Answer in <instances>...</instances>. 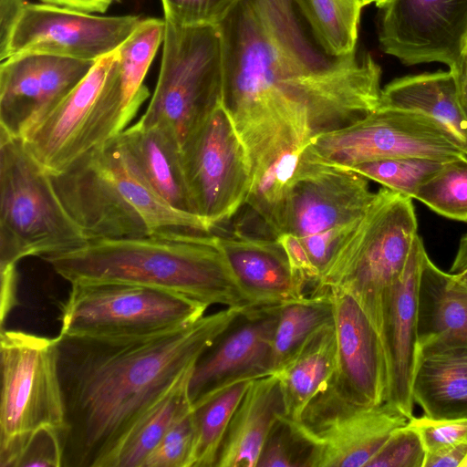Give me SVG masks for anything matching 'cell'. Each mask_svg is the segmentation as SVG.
<instances>
[{"mask_svg": "<svg viewBox=\"0 0 467 467\" xmlns=\"http://www.w3.org/2000/svg\"><path fill=\"white\" fill-rule=\"evenodd\" d=\"M299 15L294 0H241L218 26L222 100L253 182L283 153L356 122L380 102L381 70L372 57L327 55Z\"/></svg>", "mask_w": 467, "mask_h": 467, "instance_id": "6da1fadb", "label": "cell"}, {"mask_svg": "<svg viewBox=\"0 0 467 467\" xmlns=\"http://www.w3.org/2000/svg\"><path fill=\"white\" fill-rule=\"evenodd\" d=\"M244 311L225 307L144 337L59 333L63 467H111L138 420Z\"/></svg>", "mask_w": 467, "mask_h": 467, "instance_id": "7a4b0ae2", "label": "cell"}, {"mask_svg": "<svg viewBox=\"0 0 467 467\" xmlns=\"http://www.w3.org/2000/svg\"><path fill=\"white\" fill-rule=\"evenodd\" d=\"M71 284L124 283L178 294L208 307L254 306L236 282L215 235L191 230L88 242L43 258Z\"/></svg>", "mask_w": 467, "mask_h": 467, "instance_id": "3957f363", "label": "cell"}, {"mask_svg": "<svg viewBox=\"0 0 467 467\" xmlns=\"http://www.w3.org/2000/svg\"><path fill=\"white\" fill-rule=\"evenodd\" d=\"M418 235L412 199L380 188L337 248L310 294L330 288L347 291L358 302L381 338L389 293Z\"/></svg>", "mask_w": 467, "mask_h": 467, "instance_id": "277c9868", "label": "cell"}, {"mask_svg": "<svg viewBox=\"0 0 467 467\" xmlns=\"http://www.w3.org/2000/svg\"><path fill=\"white\" fill-rule=\"evenodd\" d=\"M87 243L60 202L50 174L22 139L0 130V268Z\"/></svg>", "mask_w": 467, "mask_h": 467, "instance_id": "5b68a950", "label": "cell"}, {"mask_svg": "<svg viewBox=\"0 0 467 467\" xmlns=\"http://www.w3.org/2000/svg\"><path fill=\"white\" fill-rule=\"evenodd\" d=\"M0 467H15L39 429L65 432L57 338L1 328Z\"/></svg>", "mask_w": 467, "mask_h": 467, "instance_id": "8992f818", "label": "cell"}, {"mask_svg": "<svg viewBox=\"0 0 467 467\" xmlns=\"http://www.w3.org/2000/svg\"><path fill=\"white\" fill-rule=\"evenodd\" d=\"M165 24L157 85L139 121L167 129L181 148L222 100L221 35L218 26Z\"/></svg>", "mask_w": 467, "mask_h": 467, "instance_id": "52a82bcc", "label": "cell"}, {"mask_svg": "<svg viewBox=\"0 0 467 467\" xmlns=\"http://www.w3.org/2000/svg\"><path fill=\"white\" fill-rule=\"evenodd\" d=\"M117 50L85 78L24 140L49 174H58L126 128Z\"/></svg>", "mask_w": 467, "mask_h": 467, "instance_id": "ba28073f", "label": "cell"}, {"mask_svg": "<svg viewBox=\"0 0 467 467\" xmlns=\"http://www.w3.org/2000/svg\"><path fill=\"white\" fill-rule=\"evenodd\" d=\"M207 306L124 283H76L61 307L60 333L92 338L144 337L192 323Z\"/></svg>", "mask_w": 467, "mask_h": 467, "instance_id": "9c48e42d", "label": "cell"}, {"mask_svg": "<svg viewBox=\"0 0 467 467\" xmlns=\"http://www.w3.org/2000/svg\"><path fill=\"white\" fill-rule=\"evenodd\" d=\"M181 156L194 213L212 231L244 205L253 182L247 150L223 100L185 140Z\"/></svg>", "mask_w": 467, "mask_h": 467, "instance_id": "30bf717a", "label": "cell"}, {"mask_svg": "<svg viewBox=\"0 0 467 467\" xmlns=\"http://www.w3.org/2000/svg\"><path fill=\"white\" fill-rule=\"evenodd\" d=\"M306 149L321 161L348 168L397 157L441 162L467 158L431 118L385 106L348 126L315 137Z\"/></svg>", "mask_w": 467, "mask_h": 467, "instance_id": "8fae6325", "label": "cell"}, {"mask_svg": "<svg viewBox=\"0 0 467 467\" xmlns=\"http://www.w3.org/2000/svg\"><path fill=\"white\" fill-rule=\"evenodd\" d=\"M292 421L312 446L310 467H368L409 419L389 401L352 400L333 379Z\"/></svg>", "mask_w": 467, "mask_h": 467, "instance_id": "7c38bea8", "label": "cell"}, {"mask_svg": "<svg viewBox=\"0 0 467 467\" xmlns=\"http://www.w3.org/2000/svg\"><path fill=\"white\" fill-rule=\"evenodd\" d=\"M141 20L26 1L9 34L0 40V58L41 54L95 62L115 52Z\"/></svg>", "mask_w": 467, "mask_h": 467, "instance_id": "4fadbf2b", "label": "cell"}, {"mask_svg": "<svg viewBox=\"0 0 467 467\" xmlns=\"http://www.w3.org/2000/svg\"><path fill=\"white\" fill-rule=\"evenodd\" d=\"M379 8L385 54L410 66H456L467 43V0H386Z\"/></svg>", "mask_w": 467, "mask_h": 467, "instance_id": "5bb4252c", "label": "cell"}, {"mask_svg": "<svg viewBox=\"0 0 467 467\" xmlns=\"http://www.w3.org/2000/svg\"><path fill=\"white\" fill-rule=\"evenodd\" d=\"M306 148L291 189L285 233L304 239L355 227L375 197L368 180L319 160Z\"/></svg>", "mask_w": 467, "mask_h": 467, "instance_id": "9a60e30c", "label": "cell"}, {"mask_svg": "<svg viewBox=\"0 0 467 467\" xmlns=\"http://www.w3.org/2000/svg\"><path fill=\"white\" fill-rule=\"evenodd\" d=\"M95 62L41 54L16 55L2 60L0 130L26 139Z\"/></svg>", "mask_w": 467, "mask_h": 467, "instance_id": "2e32d148", "label": "cell"}, {"mask_svg": "<svg viewBox=\"0 0 467 467\" xmlns=\"http://www.w3.org/2000/svg\"><path fill=\"white\" fill-rule=\"evenodd\" d=\"M281 306L250 307L200 356L189 382L192 406L236 382L273 373L272 345Z\"/></svg>", "mask_w": 467, "mask_h": 467, "instance_id": "e0dca14e", "label": "cell"}, {"mask_svg": "<svg viewBox=\"0 0 467 467\" xmlns=\"http://www.w3.org/2000/svg\"><path fill=\"white\" fill-rule=\"evenodd\" d=\"M50 177L60 202L88 242L151 234L100 163L96 150Z\"/></svg>", "mask_w": 467, "mask_h": 467, "instance_id": "ac0fdd59", "label": "cell"}, {"mask_svg": "<svg viewBox=\"0 0 467 467\" xmlns=\"http://www.w3.org/2000/svg\"><path fill=\"white\" fill-rule=\"evenodd\" d=\"M337 337L336 385L352 400L377 405L387 400L388 365L381 338L368 316L347 291L330 288Z\"/></svg>", "mask_w": 467, "mask_h": 467, "instance_id": "d6986e66", "label": "cell"}, {"mask_svg": "<svg viewBox=\"0 0 467 467\" xmlns=\"http://www.w3.org/2000/svg\"><path fill=\"white\" fill-rule=\"evenodd\" d=\"M426 250L418 235L406 266L389 293L381 341L388 365L387 400L413 417L412 383L419 351L418 292Z\"/></svg>", "mask_w": 467, "mask_h": 467, "instance_id": "ffe728a7", "label": "cell"}, {"mask_svg": "<svg viewBox=\"0 0 467 467\" xmlns=\"http://www.w3.org/2000/svg\"><path fill=\"white\" fill-rule=\"evenodd\" d=\"M215 236L236 282L254 306H283L307 296L276 239Z\"/></svg>", "mask_w": 467, "mask_h": 467, "instance_id": "44dd1931", "label": "cell"}, {"mask_svg": "<svg viewBox=\"0 0 467 467\" xmlns=\"http://www.w3.org/2000/svg\"><path fill=\"white\" fill-rule=\"evenodd\" d=\"M412 396L425 416L467 418V340L419 345Z\"/></svg>", "mask_w": 467, "mask_h": 467, "instance_id": "7402d4cb", "label": "cell"}, {"mask_svg": "<svg viewBox=\"0 0 467 467\" xmlns=\"http://www.w3.org/2000/svg\"><path fill=\"white\" fill-rule=\"evenodd\" d=\"M285 414L277 375L252 380L231 419L215 467H256L266 438Z\"/></svg>", "mask_w": 467, "mask_h": 467, "instance_id": "603a6c76", "label": "cell"}, {"mask_svg": "<svg viewBox=\"0 0 467 467\" xmlns=\"http://www.w3.org/2000/svg\"><path fill=\"white\" fill-rule=\"evenodd\" d=\"M98 158L127 202L151 234L163 230L210 233L199 216L174 209L153 189L119 134L96 149Z\"/></svg>", "mask_w": 467, "mask_h": 467, "instance_id": "cb8c5ba5", "label": "cell"}, {"mask_svg": "<svg viewBox=\"0 0 467 467\" xmlns=\"http://www.w3.org/2000/svg\"><path fill=\"white\" fill-rule=\"evenodd\" d=\"M379 106L411 110L431 118L467 156V119L450 69L392 80L381 89Z\"/></svg>", "mask_w": 467, "mask_h": 467, "instance_id": "d4e9b609", "label": "cell"}, {"mask_svg": "<svg viewBox=\"0 0 467 467\" xmlns=\"http://www.w3.org/2000/svg\"><path fill=\"white\" fill-rule=\"evenodd\" d=\"M119 136L158 194L174 209L195 214L173 134L161 126L138 121Z\"/></svg>", "mask_w": 467, "mask_h": 467, "instance_id": "484cf974", "label": "cell"}, {"mask_svg": "<svg viewBox=\"0 0 467 467\" xmlns=\"http://www.w3.org/2000/svg\"><path fill=\"white\" fill-rule=\"evenodd\" d=\"M419 345L467 340V286L424 255L418 292Z\"/></svg>", "mask_w": 467, "mask_h": 467, "instance_id": "4316f807", "label": "cell"}, {"mask_svg": "<svg viewBox=\"0 0 467 467\" xmlns=\"http://www.w3.org/2000/svg\"><path fill=\"white\" fill-rule=\"evenodd\" d=\"M337 349L334 320L317 329L275 374L280 379L285 416L300 420L310 401L335 378Z\"/></svg>", "mask_w": 467, "mask_h": 467, "instance_id": "83f0119b", "label": "cell"}, {"mask_svg": "<svg viewBox=\"0 0 467 467\" xmlns=\"http://www.w3.org/2000/svg\"><path fill=\"white\" fill-rule=\"evenodd\" d=\"M193 367L188 368L138 420L119 447L111 467H143L173 423L192 408L189 382Z\"/></svg>", "mask_w": 467, "mask_h": 467, "instance_id": "f1b7e54d", "label": "cell"}, {"mask_svg": "<svg viewBox=\"0 0 467 467\" xmlns=\"http://www.w3.org/2000/svg\"><path fill=\"white\" fill-rule=\"evenodd\" d=\"M165 25L164 19H142L117 49V75L126 125L150 95L143 81L160 45L163 42Z\"/></svg>", "mask_w": 467, "mask_h": 467, "instance_id": "f546056e", "label": "cell"}, {"mask_svg": "<svg viewBox=\"0 0 467 467\" xmlns=\"http://www.w3.org/2000/svg\"><path fill=\"white\" fill-rule=\"evenodd\" d=\"M312 37L327 55L356 52L361 0H294Z\"/></svg>", "mask_w": 467, "mask_h": 467, "instance_id": "4dcf8cb0", "label": "cell"}, {"mask_svg": "<svg viewBox=\"0 0 467 467\" xmlns=\"http://www.w3.org/2000/svg\"><path fill=\"white\" fill-rule=\"evenodd\" d=\"M308 143L286 151L274 161L253 182L245 200L244 204L259 215L275 239L285 232L291 189L302 154Z\"/></svg>", "mask_w": 467, "mask_h": 467, "instance_id": "1f68e13d", "label": "cell"}, {"mask_svg": "<svg viewBox=\"0 0 467 467\" xmlns=\"http://www.w3.org/2000/svg\"><path fill=\"white\" fill-rule=\"evenodd\" d=\"M333 319L327 293L307 295L280 308L272 345V369L276 372L317 329Z\"/></svg>", "mask_w": 467, "mask_h": 467, "instance_id": "d6a6232c", "label": "cell"}, {"mask_svg": "<svg viewBox=\"0 0 467 467\" xmlns=\"http://www.w3.org/2000/svg\"><path fill=\"white\" fill-rule=\"evenodd\" d=\"M251 381L236 382L192 406L196 428L192 467H215L231 419Z\"/></svg>", "mask_w": 467, "mask_h": 467, "instance_id": "836d02e7", "label": "cell"}, {"mask_svg": "<svg viewBox=\"0 0 467 467\" xmlns=\"http://www.w3.org/2000/svg\"><path fill=\"white\" fill-rule=\"evenodd\" d=\"M415 199L446 218L467 222V158L443 162L420 184Z\"/></svg>", "mask_w": 467, "mask_h": 467, "instance_id": "e575fe53", "label": "cell"}, {"mask_svg": "<svg viewBox=\"0 0 467 467\" xmlns=\"http://www.w3.org/2000/svg\"><path fill=\"white\" fill-rule=\"evenodd\" d=\"M442 163L421 157H397L362 163L349 169L385 188L415 199L420 184Z\"/></svg>", "mask_w": 467, "mask_h": 467, "instance_id": "d590c367", "label": "cell"}, {"mask_svg": "<svg viewBox=\"0 0 467 467\" xmlns=\"http://www.w3.org/2000/svg\"><path fill=\"white\" fill-rule=\"evenodd\" d=\"M312 446L293 421L282 415L273 426L256 467H310Z\"/></svg>", "mask_w": 467, "mask_h": 467, "instance_id": "8d00e7d4", "label": "cell"}, {"mask_svg": "<svg viewBox=\"0 0 467 467\" xmlns=\"http://www.w3.org/2000/svg\"><path fill=\"white\" fill-rule=\"evenodd\" d=\"M195 440L192 407L173 423L143 467H192Z\"/></svg>", "mask_w": 467, "mask_h": 467, "instance_id": "74e56055", "label": "cell"}, {"mask_svg": "<svg viewBox=\"0 0 467 467\" xmlns=\"http://www.w3.org/2000/svg\"><path fill=\"white\" fill-rule=\"evenodd\" d=\"M241 0H161L164 20L179 26H219Z\"/></svg>", "mask_w": 467, "mask_h": 467, "instance_id": "f35d334b", "label": "cell"}, {"mask_svg": "<svg viewBox=\"0 0 467 467\" xmlns=\"http://www.w3.org/2000/svg\"><path fill=\"white\" fill-rule=\"evenodd\" d=\"M408 427L414 430L426 453L467 444V418L435 419L428 416L411 417Z\"/></svg>", "mask_w": 467, "mask_h": 467, "instance_id": "ab89813d", "label": "cell"}, {"mask_svg": "<svg viewBox=\"0 0 467 467\" xmlns=\"http://www.w3.org/2000/svg\"><path fill=\"white\" fill-rule=\"evenodd\" d=\"M425 455L418 433L405 425L391 434L368 467H423Z\"/></svg>", "mask_w": 467, "mask_h": 467, "instance_id": "60d3db41", "label": "cell"}, {"mask_svg": "<svg viewBox=\"0 0 467 467\" xmlns=\"http://www.w3.org/2000/svg\"><path fill=\"white\" fill-rule=\"evenodd\" d=\"M63 467V432L39 429L25 447L15 467Z\"/></svg>", "mask_w": 467, "mask_h": 467, "instance_id": "b9f144b4", "label": "cell"}, {"mask_svg": "<svg viewBox=\"0 0 467 467\" xmlns=\"http://www.w3.org/2000/svg\"><path fill=\"white\" fill-rule=\"evenodd\" d=\"M275 239L282 245L296 281L306 292L309 286L314 290L318 284L320 273L301 240L292 233H283Z\"/></svg>", "mask_w": 467, "mask_h": 467, "instance_id": "7bdbcfd3", "label": "cell"}, {"mask_svg": "<svg viewBox=\"0 0 467 467\" xmlns=\"http://www.w3.org/2000/svg\"><path fill=\"white\" fill-rule=\"evenodd\" d=\"M1 274V327L16 304L17 274L16 265L0 268Z\"/></svg>", "mask_w": 467, "mask_h": 467, "instance_id": "ee69618b", "label": "cell"}, {"mask_svg": "<svg viewBox=\"0 0 467 467\" xmlns=\"http://www.w3.org/2000/svg\"><path fill=\"white\" fill-rule=\"evenodd\" d=\"M467 456V444L426 453L423 467H460Z\"/></svg>", "mask_w": 467, "mask_h": 467, "instance_id": "f6af8a7d", "label": "cell"}, {"mask_svg": "<svg viewBox=\"0 0 467 467\" xmlns=\"http://www.w3.org/2000/svg\"><path fill=\"white\" fill-rule=\"evenodd\" d=\"M26 0H0V40L12 29Z\"/></svg>", "mask_w": 467, "mask_h": 467, "instance_id": "bcb514c9", "label": "cell"}, {"mask_svg": "<svg viewBox=\"0 0 467 467\" xmlns=\"http://www.w3.org/2000/svg\"><path fill=\"white\" fill-rule=\"evenodd\" d=\"M450 70L455 78L460 106L467 119V43L456 66Z\"/></svg>", "mask_w": 467, "mask_h": 467, "instance_id": "7dc6e473", "label": "cell"}, {"mask_svg": "<svg viewBox=\"0 0 467 467\" xmlns=\"http://www.w3.org/2000/svg\"><path fill=\"white\" fill-rule=\"evenodd\" d=\"M41 2L91 14L104 13L111 5L108 0H41Z\"/></svg>", "mask_w": 467, "mask_h": 467, "instance_id": "c3c4849f", "label": "cell"}, {"mask_svg": "<svg viewBox=\"0 0 467 467\" xmlns=\"http://www.w3.org/2000/svg\"><path fill=\"white\" fill-rule=\"evenodd\" d=\"M450 273L460 280H467V234L460 240Z\"/></svg>", "mask_w": 467, "mask_h": 467, "instance_id": "681fc988", "label": "cell"}, {"mask_svg": "<svg viewBox=\"0 0 467 467\" xmlns=\"http://www.w3.org/2000/svg\"><path fill=\"white\" fill-rule=\"evenodd\" d=\"M386 0H361L363 6L375 4L378 7H379Z\"/></svg>", "mask_w": 467, "mask_h": 467, "instance_id": "f907efd6", "label": "cell"}, {"mask_svg": "<svg viewBox=\"0 0 467 467\" xmlns=\"http://www.w3.org/2000/svg\"><path fill=\"white\" fill-rule=\"evenodd\" d=\"M460 467H467V456L465 457Z\"/></svg>", "mask_w": 467, "mask_h": 467, "instance_id": "816d5d0a", "label": "cell"}, {"mask_svg": "<svg viewBox=\"0 0 467 467\" xmlns=\"http://www.w3.org/2000/svg\"><path fill=\"white\" fill-rule=\"evenodd\" d=\"M461 281H462V280H461ZM462 282H463V284L467 286V280H464V281H462Z\"/></svg>", "mask_w": 467, "mask_h": 467, "instance_id": "f5cc1de1", "label": "cell"}]
</instances>
